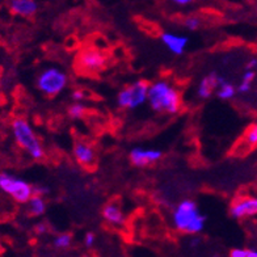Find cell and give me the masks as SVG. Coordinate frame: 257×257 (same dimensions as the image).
Instances as JSON below:
<instances>
[{
  "mask_svg": "<svg viewBox=\"0 0 257 257\" xmlns=\"http://www.w3.org/2000/svg\"><path fill=\"white\" fill-rule=\"evenodd\" d=\"M147 104L155 113L177 114L183 108V95L173 83L159 79L150 84Z\"/></svg>",
  "mask_w": 257,
  "mask_h": 257,
  "instance_id": "6da1fadb",
  "label": "cell"
},
{
  "mask_svg": "<svg viewBox=\"0 0 257 257\" xmlns=\"http://www.w3.org/2000/svg\"><path fill=\"white\" fill-rule=\"evenodd\" d=\"M172 226L185 235H198L206 227V215L202 213L196 201L183 200L175 206L171 214Z\"/></svg>",
  "mask_w": 257,
  "mask_h": 257,
  "instance_id": "7a4b0ae2",
  "label": "cell"
},
{
  "mask_svg": "<svg viewBox=\"0 0 257 257\" xmlns=\"http://www.w3.org/2000/svg\"><path fill=\"white\" fill-rule=\"evenodd\" d=\"M11 132L16 145L24 150L31 159L40 162L45 158V147L41 142L40 137L32 126V123L24 117H16L11 123Z\"/></svg>",
  "mask_w": 257,
  "mask_h": 257,
  "instance_id": "3957f363",
  "label": "cell"
},
{
  "mask_svg": "<svg viewBox=\"0 0 257 257\" xmlns=\"http://www.w3.org/2000/svg\"><path fill=\"white\" fill-rule=\"evenodd\" d=\"M36 87L46 97H57L68 87L67 72L59 66H48L37 75Z\"/></svg>",
  "mask_w": 257,
  "mask_h": 257,
  "instance_id": "277c9868",
  "label": "cell"
},
{
  "mask_svg": "<svg viewBox=\"0 0 257 257\" xmlns=\"http://www.w3.org/2000/svg\"><path fill=\"white\" fill-rule=\"evenodd\" d=\"M150 83L146 80H137L126 85L117 95V105L121 109L136 110L149 100Z\"/></svg>",
  "mask_w": 257,
  "mask_h": 257,
  "instance_id": "5b68a950",
  "label": "cell"
},
{
  "mask_svg": "<svg viewBox=\"0 0 257 257\" xmlns=\"http://www.w3.org/2000/svg\"><path fill=\"white\" fill-rule=\"evenodd\" d=\"M0 190L17 203H27L34 194L31 183L8 172L0 173Z\"/></svg>",
  "mask_w": 257,
  "mask_h": 257,
  "instance_id": "8992f818",
  "label": "cell"
},
{
  "mask_svg": "<svg viewBox=\"0 0 257 257\" xmlns=\"http://www.w3.org/2000/svg\"><path fill=\"white\" fill-rule=\"evenodd\" d=\"M108 63L104 51L96 48H85L76 57V68L81 74L96 75L101 72Z\"/></svg>",
  "mask_w": 257,
  "mask_h": 257,
  "instance_id": "52a82bcc",
  "label": "cell"
},
{
  "mask_svg": "<svg viewBox=\"0 0 257 257\" xmlns=\"http://www.w3.org/2000/svg\"><path fill=\"white\" fill-rule=\"evenodd\" d=\"M228 211L231 217L237 220L257 217V196L236 197L231 202Z\"/></svg>",
  "mask_w": 257,
  "mask_h": 257,
  "instance_id": "ba28073f",
  "label": "cell"
},
{
  "mask_svg": "<svg viewBox=\"0 0 257 257\" xmlns=\"http://www.w3.org/2000/svg\"><path fill=\"white\" fill-rule=\"evenodd\" d=\"M163 153L158 149H146V147H134L128 154V159L134 167L145 168L153 166L162 159Z\"/></svg>",
  "mask_w": 257,
  "mask_h": 257,
  "instance_id": "9c48e42d",
  "label": "cell"
},
{
  "mask_svg": "<svg viewBox=\"0 0 257 257\" xmlns=\"http://www.w3.org/2000/svg\"><path fill=\"white\" fill-rule=\"evenodd\" d=\"M160 41L171 54L177 57L183 55L189 46V38L176 32H163L160 34Z\"/></svg>",
  "mask_w": 257,
  "mask_h": 257,
  "instance_id": "30bf717a",
  "label": "cell"
},
{
  "mask_svg": "<svg viewBox=\"0 0 257 257\" xmlns=\"http://www.w3.org/2000/svg\"><path fill=\"white\" fill-rule=\"evenodd\" d=\"M72 155L79 166L91 168L96 164V150L84 141H76L72 147Z\"/></svg>",
  "mask_w": 257,
  "mask_h": 257,
  "instance_id": "8fae6325",
  "label": "cell"
},
{
  "mask_svg": "<svg viewBox=\"0 0 257 257\" xmlns=\"http://www.w3.org/2000/svg\"><path fill=\"white\" fill-rule=\"evenodd\" d=\"M224 80V78L222 75H219L218 72H210L206 76H203L200 80L198 85H197V97L200 100H207L213 96V93H215L218 85Z\"/></svg>",
  "mask_w": 257,
  "mask_h": 257,
  "instance_id": "7c38bea8",
  "label": "cell"
},
{
  "mask_svg": "<svg viewBox=\"0 0 257 257\" xmlns=\"http://www.w3.org/2000/svg\"><path fill=\"white\" fill-rule=\"evenodd\" d=\"M257 149V122L250 123L245 130L243 136L239 139V142L233 147L237 155H245V154L253 151Z\"/></svg>",
  "mask_w": 257,
  "mask_h": 257,
  "instance_id": "4fadbf2b",
  "label": "cell"
},
{
  "mask_svg": "<svg viewBox=\"0 0 257 257\" xmlns=\"http://www.w3.org/2000/svg\"><path fill=\"white\" fill-rule=\"evenodd\" d=\"M101 215L102 219L113 227H122L126 223L125 211L122 210V206L117 201H112V202L106 203L102 207Z\"/></svg>",
  "mask_w": 257,
  "mask_h": 257,
  "instance_id": "5bb4252c",
  "label": "cell"
},
{
  "mask_svg": "<svg viewBox=\"0 0 257 257\" xmlns=\"http://www.w3.org/2000/svg\"><path fill=\"white\" fill-rule=\"evenodd\" d=\"M8 8L15 16L31 19L38 12V3L36 0H8Z\"/></svg>",
  "mask_w": 257,
  "mask_h": 257,
  "instance_id": "9a60e30c",
  "label": "cell"
},
{
  "mask_svg": "<svg viewBox=\"0 0 257 257\" xmlns=\"http://www.w3.org/2000/svg\"><path fill=\"white\" fill-rule=\"evenodd\" d=\"M27 210L29 215H32V217H41V215H44L46 213V210H48V203H46L45 197L33 194L27 202Z\"/></svg>",
  "mask_w": 257,
  "mask_h": 257,
  "instance_id": "2e32d148",
  "label": "cell"
},
{
  "mask_svg": "<svg viewBox=\"0 0 257 257\" xmlns=\"http://www.w3.org/2000/svg\"><path fill=\"white\" fill-rule=\"evenodd\" d=\"M237 93V89L236 87L230 83V81H227L224 79L219 85H218L217 91H215V95L218 96V98L220 100H232Z\"/></svg>",
  "mask_w": 257,
  "mask_h": 257,
  "instance_id": "e0dca14e",
  "label": "cell"
},
{
  "mask_svg": "<svg viewBox=\"0 0 257 257\" xmlns=\"http://www.w3.org/2000/svg\"><path fill=\"white\" fill-rule=\"evenodd\" d=\"M254 78H256V70H250V68H247L244 71L243 76H241V80L239 83V85L236 87L237 93H248L252 88V83H253Z\"/></svg>",
  "mask_w": 257,
  "mask_h": 257,
  "instance_id": "ac0fdd59",
  "label": "cell"
},
{
  "mask_svg": "<svg viewBox=\"0 0 257 257\" xmlns=\"http://www.w3.org/2000/svg\"><path fill=\"white\" fill-rule=\"evenodd\" d=\"M87 112H88V108L83 101H74L67 108V114L71 119L83 118L87 114Z\"/></svg>",
  "mask_w": 257,
  "mask_h": 257,
  "instance_id": "d6986e66",
  "label": "cell"
},
{
  "mask_svg": "<svg viewBox=\"0 0 257 257\" xmlns=\"http://www.w3.org/2000/svg\"><path fill=\"white\" fill-rule=\"evenodd\" d=\"M202 25H203L202 17L198 16V15H189V16L184 17L183 27L185 28L186 31L196 32L198 31V29H201Z\"/></svg>",
  "mask_w": 257,
  "mask_h": 257,
  "instance_id": "ffe728a7",
  "label": "cell"
},
{
  "mask_svg": "<svg viewBox=\"0 0 257 257\" xmlns=\"http://www.w3.org/2000/svg\"><path fill=\"white\" fill-rule=\"evenodd\" d=\"M71 244H72V235L68 232L59 233V235H57V236L54 237V240H53V245H54L57 249H61V250L70 248L71 247Z\"/></svg>",
  "mask_w": 257,
  "mask_h": 257,
  "instance_id": "44dd1931",
  "label": "cell"
},
{
  "mask_svg": "<svg viewBox=\"0 0 257 257\" xmlns=\"http://www.w3.org/2000/svg\"><path fill=\"white\" fill-rule=\"evenodd\" d=\"M230 257H257V249H253V248H233L230 250Z\"/></svg>",
  "mask_w": 257,
  "mask_h": 257,
  "instance_id": "7402d4cb",
  "label": "cell"
},
{
  "mask_svg": "<svg viewBox=\"0 0 257 257\" xmlns=\"http://www.w3.org/2000/svg\"><path fill=\"white\" fill-rule=\"evenodd\" d=\"M71 98L74 101H84L85 98H87V92L81 88L74 89L71 93Z\"/></svg>",
  "mask_w": 257,
  "mask_h": 257,
  "instance_id": "603a6c76",
  "label": "cell"
},
{
  "mask_svg": "<svg viewBox=\"0 0 257 257\" xmlns=\"http://www.w3.org/2000/svg\"><path fill=\"white\" fill-rule=\"evenodd\" d=\"M33 193L34 194H38V196H48V194H50V188H49L48 185H42V184H40V185H34L33 186Z\"/></svg>",
  "mask_w": 257,
  "mask_h": 257,
  "instance_id": "cb8c5ba5",
  "label": "cell"
},
{
  "mask_svg": "<svg viewBox=\"0 0 257 257\" xmlns=\"http://www.w3.org/2000/svg\"><path fill=\"white\" fill-rule=\"evenodd\" d=\"M96 243V235L93 232H87L84 236V245L87 248L93 247Z\"/></svg>",
  "mask_w": 257,
  "mask_h": 257,
  "instance_id": "d4e9b609",
  "label": "cell"
},
{
  "mask_svg": "<svg viewBox=\"0 0 257 257\" xmlns=\"http://www.w3.org/2000/svg\"><path fill=\"white\" fill-rule=\"evenodd\" d=\"M173 6H176V7L184 8V7H189L192 4H194L197 0H169Z\"/></svg>",
  "mask_w": 257,
  "mask_h": 257,
  "instance_id": "484cf974",
  "label": "cell"
},
{
  "mask_svg": "<svg viewBox=\"0 0 257 257\" xmlns=\"http://www.w3.org/2000/svg\"><path fill=\"white\" fill-rule=\"evenodd\" d=\"M46 231H48V226L44 222H40L34 226V232L37 235H44V233H46Z\"/></svg>",
  "mask_w": 257,
  "mask_h": 257,
  "instance_id": "4316f807",
  "label": "cell"
},
{
  "mask_svg": "<svg viewBox=\"0 0 257 257\" xmlns=\"http://www.w3.org/2000/svg\"><path fill=\"white\" fill-rule=\"evenodd\" d=\"M247 68H250V70H256V68H257V58H252V59L248 62Z\"/></svg>",
  "mask_w": 257,
  "mask_h": 257,
  "instance_id": "83f0119b",
  "label": "cell"
},
{
  "mask_svg": "<svg viewBox=\"0 0 257 257\" xmlns=\"http://www.w3.org/2000/svg\"><path fill=\"white\" fill-rule=\"evenodd\" d=\"M0 250H2V248H0Z\"/></svg>",
  "mask_w": 257,
  "mask_h": 257,
  "instance_id": "f1b7e54d",
  "label": "cell"
}]
</instances>
